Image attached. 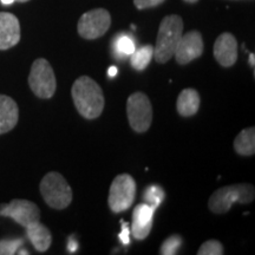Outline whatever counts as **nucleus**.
<instances>
[{"label": "nucleus", "instance_id": "f257e3e1", "mask_svg": "<svg viewBox=\"0 0 255 255\" xmlns=\"http://www.w3.org/2000/svg\"><path fill=\"white\" fill-rule=\"evenodd\" d=\"M73 103L81 116L95 120L104 109V95L100 85L88 76H82L73 83L71 89Z\"/></svg>", "mask_w": 255, "mask_h": 255}, {"label": "nucleus", "instance_id": "f03ea898", "mask_svg": "<svg viewBox=\"0 0 255 255\" xmlns=\"http://www.w3.org/2000/svg\"><path fill=\"white\" fill-rule=\"evenodd\" d=\"M183 34V20L180 15L170 14L162 19L154 46V58L165 64L173 58L178 40Z\"/></svg>", "mask_w": 255, "mask_h": 255}, {"label": "nucleus", "instance_id": "7ed1b4c3", "mask_svg": "<svg viewBox=\"0 0 255 255\" xmlns=\"http://www.w3.org/2000/svg\"><path fill=\"white\" fill-rule=\"evenodd\" d=\"M254 197L255 190L252 184H232L215 190L210 196L208 207L215 214H226L234 203L246 205L251 203Z\"/></svg>", "mask_w": 255, "mask_h": 255}, {"label": "nucleus", "instance_id": "20e7f679", "mask_svg": "<svg viewBox=\"0 0 255 255\" xmlns=\"http://www.w3.org/2000/svg\"><path fill=\"white\" fill-rule=\"evenodd\" d=\"M39 189L46 205L53 209H65L72 201L71 187L57 171H51L43 177Z\"/></svg>", "mask_w": 255, "mask_h": 255}, {"label": "nucleus", "instance_id": "39448f33", "mask_svg": "<svg viewBox=\"0 0 255 255\" xmlns=\"http://www.w3.org/2000/svg\"><path fill=\"white\" fill-rule=\"evenodd\" d=\"M28 85L37 97L47 100L56 92L57 82L52 66L44 58H38L31 66Z\"/></svg>", "mask_w": 255, "mask_h": 255}, {"label": "nucleus", "instance_id": "423d86ee", "mask_svg": "<svg viewBox=\"0 0 255 255\" xmlns=\"http://www.w3.org/2000/svg\"><path fill=\"white\" fill-rule=\"evenodd\" d=\"M135 197L136 182L131 175L121 174L115 177L108 197V203L114 213H122L129 209L132 206Z\"/></svg>", "mask_w": 255, "mask_h": 255}, {"label": "nucleus", "instance_id": "0eeeda50", "mask_svg": "<svg viewBox=\"0 0 255 255\" xmlns=\"http://www.w3.org/2000/svg\"><path fill=\"white\" fill-rule=\"evenodd\" d=\"M127 115L130 127L136 132H144L152 122V107L148 96L143 92L130 95L127 102Z\"/></svg>", "mask_w": 255, "mask_h": 255}, {"label": "nucleus", "instance_id": "6e6552de", "mask_svg": "<svg viewBox=\"0 0 255 255\" xmlns=\"http://www.w3.org/2000/svg\"><path fill=\"white\" fill-rule=\"evenodd\" d=\"M111 25L110 13L104 8H95L85 12L77 24L78 34L84 39L94 40L107 33Z\"/></svg>", "mask_w": 255, "mask_h": 255}, {"label": "nucleus", "instance_id": "1a4fd4ad", "mask_svg": "<svg viewBox=\"0 0 255 255\" xmlns=\"http://www.w3.org/2000/svg\"><path fill=\"white\" fill-rule=\"evenodd\" d=\"M0 216L13 219L14 222L26 228L31 223L40 221V209L31 201L15 199L9 203H0Z\"/></svg>", "mask_w": 255, "mask_h": 255}, {"label": "nucleus", "instance_id": "9d476101", "mask_svg": "<svg viewBox=\"0 0 255 255\" xmlns=\"http://www.w3.org/2000/svg\"><path fill=\"white\" fill-rule=\"evenodd\" d=\"M203 50L205 45H203L202 34L199 31L194 30L182 34L175 49L174 56L180 65H186L202 56Z\"/></svg>", "mask_w": 255, "mask_h": 255}, {"label": "nucleus", "instance_id": "9b49d317", "mask_svg": "<svg viewBox=\"0 0 255 255\" xmlns=\"http://www.w3.org/2000/svg\"><path fill=\"white\" fill-rule=\"evenodd\" d=\"M155 209L146 203H139L132 213V223L130 233L136 240H144L150 234L154 225Z\"/></svg>", "mask_w": 255, "mask_h": 255}, {"label": "nucleus", "instance_id": "f8f14e48", "mask_svg": "<svg viewBox=\"0 0 255 255\" xmlns=\"http://www.w3.org/2000/svg\"><path fill=\"white\" fill-rule=\"evenodd\" d=\"M214 57L221 66L229 68L238 60V40L229 32L220 34L214 44Z\"/></svg>", "mask_w": 255, "mask_h": 255}, {"label": "nucleus", "instance_id": "ddd939ff", "mask_svg": "<svg viewBox=\"0 0 255 255\" xmlns=\"http://www.w3.org/2000/svg\"><path fill=\"white\" fill-rule=\"evenodd\" d=\"M20 40V24L14 14L0 12V50H8Z\"/></svg>", "mask_w": 255, "mask_h": 255}, {"label": "nucleus", "instance_id": "4468645a", "mask_svg": "<svg viewBox=\"0 0 255 255\" xmlns=\"http://www.w3.org/2000/svg\"><path fill=\"white\" fill-rule=\"evenodd\" d=\"M19 109L14 100L5 95H0V135L11 131L17 126Z\"/></svg>", "mask_w": 255, "mask_h": 255}, {"label": "nucleus", "instance_id": "2eb2a0df", "mask_svg": "<svg viewBox=\"0 0 255 255\" xmlns=\"http://www.w3.org/2000/svg\"><path fill=\"white\" fill-rule=\"evenodd\" d=\"M26 235L33 247L38 252H46L51 246L52 242V235L46 226L39 221L31 223L26 228Z\"/></svg>", "mask_w": 255, "mask_h": 255}, {"label": "nucleus", "instance_id": "dca6fc26", "mask_svg": "<svg viewBox=\"0 0 255 255\" xmlns=\"http://www.w3.org/2000/svg\"><path fill=\"white\" fill-rule=\"evenodd\" d=\"M201 98L195 89H184L178 95L176 109L182 117L194 116L200 109Z\"/></svg>", "mask_w": 255, "mask_h": 255}, {"label": "nucleus", "instance_id": "f3484780", "mask_svg": "<svg viewBox=\"0 0 255 255\" xmlns=\"http://www.w3.org/2000/svg\"><path fill=\"white\" fill-rule=\"evenodd\" d=\"M234 149L239 155L252 156L255 152V129L250 127L244 129L234 139Z\"/></svg>", "mask_w": 255, "mask_h": 255}, {"label": "nucleus", "instance_id": "a211bd4d", "mask_svg": "<svg viewBox=\"0 0 255 255\" xmlns=\"http://www.w3.org/2000/svg\"><path fill=\"white\" fill-rule=\"evenodd\" d=\"M130 57H131L130 63H131L132 68L137 71H143L148 68L151 59L154 58V46L144 45L139 49H136Z\"/></svg>", "mask_w": 255, "mask_h": 255}, {"label": "nucleus", "instance_id": "6ab92c4d", "mask_svg": "<svg viewBox=\"0 0 255 255\" xmlns=\"http://www.w3.org/2000/svg\"><path fill=\"white\" fill-rule=\"evenodd\" d=\"M164 197H165L164 190L159 186H157V184H151V186H149L144 190V194H143L144 202L146 205L152 207L155 210L161 206V203L164 201Z\"/></svg>", "mask_w": 255, "mask_h": 255}, {"label": "nucleus", "instance_id": "aec40b11", "mask_svg": "<svg viewBox=\"0 0 255 255\" xmlns=\"http://www.w3.org/2000/svg\"><path fill=\"white\" fill-rule=\"evenodd\" d=\"M135 50L136 44L131 37H129L128 34H121L120 37H117L116 41H115V51L120 58L130 57Z\"/></svg>", "mask_w": 255, "mask_h": 255}, {"label": "nucleus", "instance_id": "412c9836", "mask_svg": "<svg viewBox=\"0 0 255 255\" xmlns=\"http://www.w3.org/2000/svg\"><path fill=\"white\" fill-rule=\"evenodd\" d=\"M182 238L180 235H171L168 239H165L161 246L159 253L162 255H175L178 253V250L182 246Z\"/></svg>", "mask_w": 255, "mask_h": 255}, {"label": "nucleus", "instance_id": "4be33fe9", "mask_svg": "<svg viewBox=\"0 0 255 255\" xmlns=\"http://www.w3.org/2000/svg\"><path fill=\"white\" fill-rule=\"evenodd\" d=\"M24 239H5L0 240V255H13L17 254L19 248L23 246Z\"/></svg>", "mask_w": 255, "mask_h": 255}, {"label": "nucleus", "instance_id": "5701e85b", "mask_svg": "<svg viewBox=\"0 0 255 255\" xmlns=\"http://www.w3.org/2000/svg\"><path fill=\"white\" fill-rule=\"evenodd\" d=\"M225 253L221 242L218 240H208L197 251L199 255H222Z\"/></svg>", "mask_w": 255, "mask_h": 255}, {"label": "nucleus", "instance_id": "b1692460", "mask_svg": "<svg viewBox=\"0 0 255 255\" xmlns=\"http://www.w3.org/2000/svg\"><path fill=\"white\" fill-rule=\"evenodd\" d=\"M165 0H133V4L138 9L151 8L163 4Z\"/></svg>", "mask_w": 255, "mask_h": 255}, {"label": "nucleus", "instance_id": "393cba45", "mask_svg": "<svg viewBox=\"0 0 255 255\" xmlns=\"http://www.w3.org/2000/svg\"><path fill=\"white\" fill-rule=\"evenodd\" d=\"M121 222H122V232H121L119 238L121 242L127 246V245L130 244V228H129V225H128L127 222H124L123 220Z\"/></svg>", "mask_w": 255, "mask_h": 255}, {"label": "nucleus", "instance_id": "a878e982", "mask_svg": "<svg viewBox=\"0 0 255 255\" xmlns=\"http://www.w3.org/2000/svg\"><path fill=\"white\" fill-rule=\"evenodd\" d=\"M68 250L70 253H75L76 251L78 250V244L76 240H70L69 245H68Z\"/></svg>", "mask_w": 255, "mask_h": 255}, {"label": "nucleus", "instance_id": "bb28decb", "mask_svg": "<svg viewBox=\"0 0 255 255\" xmlns=\"http://www.w3.org/2000/svg\"><path fill=\"white\" fill-rule=\"evenodd\" d=\"M117 73H119V69H117L116 66L113 65V66H110L109 69H108V76H109V77H111V78L116 77Z\"/></svg>", "mask_w": 255, "mask_h": 255}, {"label": "nucleus", "instance_id": "cd10ccee", "mask_svg": "<svg viewBox=\"0 0 255 255\" xmlns=\"http://www.w3.org/2000/svg\"><path fill=\"white\" fill-rule=\"evenodd\" d=\"M0 1H1V4H4V5H11V4H13L15 0H0Z\"/></svg>", "mask_w": 255, "mask_h": 255}, {"label": "nucleus", "instance_id": "c85d7f7f", "mask_svg": "<svg viewBox=\"0 0 255 255\" xmlns=\"http://www.w3.org/2000/svg\"><path fill=\"white\" fill-rule=\"evenodd\" d=\"M254 59H255V56H254V53H251L250 55V64L252 66H253L254 68V65H255V63H254Z\"/></svg>", "mask_w": 255, "mask_h": 255}, {"label": "nucleus", "instance_id": "c756f323", "mask_svg": "<svg viewBox=\"0 0 255 255\" xmlns=\"http://www.w3.org/2000/svg\"><path fill=\"white\" fill-rule=\"evenodd\" d=\"M17 254H30V253H28V252H26V250H21V251L17 252Z\"/></svg>", "mask_w": 255, "mask_h": 255}, {"label": "nucleus", "instance_id": "7c9ffc66", "mask_svg": "<svg viewBox=\"0 0 255 255\" xmlns=\"http://www.w3.org/2000/svg\"><path fill=\"white\" fill-rule=\"evenodd\" d=\"M186 2H189V4H195V2L199 1V0H184Z\"/></svg>", "mask_w": 255, "mask_h": 255}, {"label": "nucleus", "instance_id": "2f4dec72", "mask_svg": "<svg viewBox=\"0 0 255 255\" xmlns=\"http://www.w3.org/2000/svg\"><path fill=\"white\" fill-rule=\"evenodd\" d=\"M15 1H19V2H26V1H30V0H15Z\"/></svg>", "mask_w": 255, "mask_h": 255}]
</instances>
